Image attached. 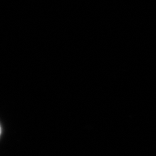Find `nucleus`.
<instances>
[{"instance_id":"obj_1","label":"nucleus","mask_w":156,"mask_h":156,"mask_svg":"<svg viewBox=\"0 0 156 156\" xmlns=\"http://www.w3.org/2000/svg\"><path fill=\"white\" fill-rule=\"evenodd\" d=\"M1 133H2V129H1V126H0V135H1Z\"/></svg>"}]
</instances>
